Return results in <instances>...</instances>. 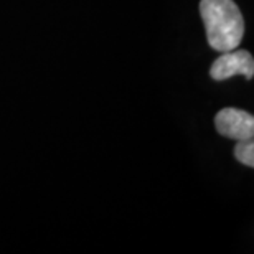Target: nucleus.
I'll return each mask as SVG.
<instances>
[{
	"label": "nucleus",
	"mask_w": 254,
	"mask_h": 254,
	"mask_svg": "<svg viewBox=\"0 0 254 254\" xmlns=\"http://www.w3.org/2000/svg\"><path fill=\"white\" fill-rule=\"evenodd\" d=\"M243 74L246 79H253L254 76V60L253 55L246 50H231L223 52L220 58L213 62L210 68V76L215 81L228 79L235 74Z\"/></svg>",
	"instance_id": "nucleus-2"
},
{
	"label": "nucleus",
	"mask_w": 254,
	"mask_h": 254,
	"mask_svg": "<svg viewBox=\"0 0 254 254\" xmlns=\"http://www.w3.org/2000/svg\"><path fill=\"white\" fill-rule=\"evenodd\" d=\"M215 127L218 134L233 140L253 139L254 135V118L246 111L236 108H225L216 114Z\"/></svg>",
	"instance_id": "nucleus-3"
},
{
	"label": "nucleus",
	"mask_w": 254,
	"mask_h": 254,
	"mask_svg": "<svg viewBox=\"0 0 254 254\" xmlns=\"http://www.w3.org/2000/svg\"><path fill=\"white\" fill-rule=\"evenodd\" d=\"M200 15L208 45L215 52H231L245 37V18L233 0H201Z\"/></svg>",
	"instance_id": "nucleus-1"
},
{
	"label": "nucleus",
	"mask_w": 254,
	"mask_h": 254,
	"mask_svg": "<svg viewBox=\"0 0 254 254\" xmlns=\"http://www.w3.org/2000/svg\"><path fill=\"white\" fill-rule=\"evenodd\" d=\"M235 157L238 162H241L246 167H254V142L253 139L238 140L235 147Z\"/></svg>",
	"instance_id": "nucleus-4"
}]
</instances>
